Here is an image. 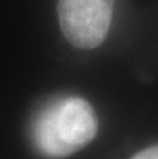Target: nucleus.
I'll return each mask as SVG.
<instances>
[{"label": "nucleus", "mask_w": 158, "mask_h": 159, "mask_svg": "<svg viewBox=\"0 0 158 159\" xmlns=\"http://www.w3.org/2000/svg\"><path fill=\"white\" fill-rule=\"evenodd\" d=\"M98 119L84 98L65 95L45 103L31 119L29 137L36 151L47 159L78 153L95 138Z\"/></svg>", "instance_id": "nucleus-1"}, {"label": "nucleus", "mask_w": 158, "mask_h": 159, "mask_svg": "<svg viewBox=\"0 0 158 159\" xmlns=\"http://www.w3.org/2000/svg\"><path fill=\"white\" fill-rule=\"evenodd\" d=\"M115 0H58V23L66 40L81 50H92L107 39Z\"/></svg>", "instance_id": "nucleus-2"}, {"label": "nucleus", "mask_w": 158, "mask_h": 159, "mask_svg": "<svg viewBox=\"0 0 158 159\" xmlns=\"http://www.w3.org/2000/svg\"><path fill=\"white\" fill-rule=\"evenodd\" d=\"M131 159H158V145H152L148 148H144L142 151L136 153Z\"/></svg>", "instance_id": "nucleus-3"}]
</instances>
